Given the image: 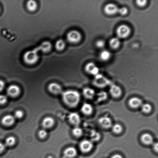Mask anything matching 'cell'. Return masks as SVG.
Masks as SVG:
<instances>
[{"label": "cell", "instance_id": "8fae6325", "mask_svg": "<svg viewBox=\"0 0 158 158\" xmlns=\"http://www.w3.org/2000/svg\"><path fill=\"white\" fill-rule=\"evenodd\" d=\"M7 94L10 97H15L20 94V87L16 85H11L8 87L7 90Z\"/></svg>", "mask_w": 158, "mask_h": 158}, {"label": "cell", "instance_id": "277c9868", "mask_svg": "<svg viewBox=\"0 0 158 158\" xmlns=\"http://www.w3.org/2000/svg\"><path fill=\"white\" fill-rule=\"evenodd\" d=\"M66 38L69 42L77 43L79 42L82 39V35L77 31L72 30L68 33Z\"/></svg>", "mask_w": 158, "mask_h": 158}, {"label": "cell", "instance_id": "5b68a950", "mask_svg": "<svg viewBox=\"0 0 158 158\" xmlns=\"http://www.w3.org/2000/svg\"><path fill=\"white\" fill-rule=\"evenodd\" d=\"M93 146L92 141L89 140H83L79 144V148L83 153H88L90 151L93 149Z\"/></svg>", "mask_w": 158, "mask_h": 158}, {"label": "cell", "instance_id": "ac0fdd59", "mask_svg": "<svg viewBox=\"0 0 158 158\" xmlns=\"http://www.w3.org/2000/svg\"><path fill=\"white\" fill-rule=\"evenodd\" d=\"M39 51H41L44 53L48 52L50 51L52 48L51 43L49 41H45L43 42L39 46L37 47Z\"/></svg>", "mask_w": 158, "mask_h": 158}, {"label": "cell", "instance_id": "e0dca14e", "mask_svg": "<svg viewBox=\"0 0 158 158\" xmlns=\"http://www.w3.org/2000/svg\"><path fill=\"white\" fill-rule=\"evenodd\" d=\"M141 140L143 144L146 145H150L153 144V139L150 134L145 133L143 134L141 137Z\"/></svg>", "mask_w": 158, "mask_h": 158}, {"label": "cell", "instance_id": "44dd1931", "mask_svg": "<svg viewBox=\"0 0 158 158\" xmlns=\"http://www.w3.org/2000/svg\"><path fill=\"white\" fill-rule=\"evenodd\" d=\"M109 44L111 48L113 49H117L120 45V39L117 37L112 38L110 39Z\"/></svg>", "mask_w": 158, "mask_h": 158}, {"label": "cell", "instance_id": "4316f807", "mask_svg": "<svg viewBox=\"0 0 158 158\" xmlns=\"http://www.w3.org/2000/svg\"><path fill=\"white\" fill-rule=\"evenodd\" d=\"M72 133L75 136L79 137L82 136L83 134V131L79 127L76 126L72 130Z\"/></svg>", "mask_w": 158, "mask_h": 158}, {"label": "cell", "instance_id": "b9f144b4", "mask_svg": "<svg viewBox=\"0 0 158 158\" xmlns=\"http://www.w3.org/2000/svg\"><path fill=\"white\" fill-rule=\"evenodd\" d=\"M48 158H53V157H52V156H48Z\"/></svg>", "mask_w": 158, "mask_h": 158}, {"label": "cell", "instance_id": "e575fe53", "mask_svg": "<svg viewBox=\"0 0 158 158\" xmlns=\"http://www.w3.org/2000/svg\"><path fill=\"white\" fill-rule=\"evenodd\" d=\"M24 115L23 112L21 110L16 111L14 114V117L17 119H21Z\"/></svg>", "mask_w": 158, "mask_h": 158}, {"label": "cell", "instance_id": "d590c367", "mask_svg": "<svg viewBox=\"0 0 158 158\" xmlns=\"http://www.w3.org/2000/svg\"><path fill=\"white\" fill-rule=\"evenodd\" d=\"M47 134H48L47 131L44 129L40 130L39 131V133H38L39 137L42 138H45V137H46Z\"/></svg>", "mask_w": 158, "mask_h": 158}, {"label": "cell", "instance_id": "9a60e30c", "mask_svg": "<svg viewBox=\"0 0 158 158\" xmlns=\"http://www.w3.org/2000/svg\"><path fill=\"white\" fill-rule=\"evenodd\" d=\"M15 118L14 116L12 115H6L3 117L2 119V123L5 126H9L14 124Z\"/></svg>", "mask_w": 158, "mask_h": 158}, {"label": "cell", "instance_id": "d6a6232c", "mask_svg": "<svg viewBox=\"0 0 158 158\" xmlns=\"http://www.w3.org/2000/svg\"><path fill=\"white\" fill-rule=\"evenodd\" d=\"M147 1L146 0H138L136 1V3L137 6L140 7H142L146 5Z\"/></svg>", "mask_w": 158, "mask_h": 158}, {"label": "cell", "instance_id": "f35d334b", "mask_svg": "<svg viewBox=\"0 0 158 158\" xmlns=\"http://www.w3.org/2000/svg\"><path fill=\"white\" fill-rule=\"evenodd\" d=\"M5 145L0 142V153L2 152L5 150Z\"/></svg>", "mask_w": 158, "mask_h": 158}, {"label": "cell", "instance_id": "60d3db41", "mask_svg": "<svg viewBox=\"0 0 158 158\" xmlns=\"http://www.w3.org/2000/svg\"><path fill=\"white\" fill-rule=\"evenodd\" d=\"M111 158H123V157L120 155L116 154L112 156Z\"/></svg>", "mask_w": 158, "mask_h": 158}, {"label": "cell", "instance_id": "ffe728a7", "mask_svg": "<svg viewBox=\"0 0 158 158\" xmlns=\"http://www.w3.org/2000/svg\"><path fill=\"white\" fill-rule=\"evenodd\" d=\"M83 94L86 98L91 99L95 95V92L94 89L90 88H84L83 91Z\"/></svg>", "mask_w": 158, "mask_h": 158}, {"label": "cell", "instance_id": "1f68e13d", "mask_svg": "<svg viewBox=\"0 0 158 158\" xmlns=\"http://www.w3.org/2000/svg\"><path fill=\"white\" fill-rule=\"evenodd\" d=\"M106 43L103 40L100 39L97 41L95 45L97 48L99 49H103L104 48Z\"/></svg>", "mask_w": 158, "mask_h": 158}, {"label": "cell", "instance_id": "30bf717a", "mask_svg": "<svg viewBox=\"0 0 158 158\" xmlns=\"http://www.w3.org/2000/svg\"><path fill=\"white\" fill-rule=\"evenodd\" d=\"M69 122L73 125L78 126L81 122V118L78 113L73 112L69 114L68 116Z\"/></svg>", "mask_w": 158, "mask_h": 158}, {"label": "cell", "instance_id": "7a4b0ae2", "mask_svg": "<svg viewBox=\"0 0 158 158\" xmlns=\"http://www.w3.org/2000/svg\"><path fill=\"white\" fill-rule=\"evenodd\" d=\"M39 51L37 47L34 49L29 50L25 53L23 55V60L25 63L28 64H33L36 63L39 60Z\"/></svg>", "mask_w": 158, "mask_h": 158}, {"label": "cell", "instance_id": "603a6c76", "mask_svg": "<svg viewBox=\"0 0 158 158\" xmlns=\"http://www.w3.org/2000/svg\"><path fill=\"white\" fill-rule=\"evenodd\" d=\"M54 123V121L52 118L47 117L43 120L42 125L45 128H50L53 125Z\"/></svg>", "mask_w": 158, "mask_h": 158}, {"label": "cell", "instance_id": "ba28073f", "mask_svg": "<svg viewBox=\"0 0 158 158\" xmlns=\"http://www.w3.org/2000/svg\"><path fill=\"white\" fill-rule=\"evenodd\" d=\"M85 70L90 74L96 76L99 74V69L97 66L92 62L88 63L85 67Z\"/></svg>", "mask_w": 158, "mask_h": 158}, {"label": "cell", "instance_id": "83f0119b", "mask_svg": "<svg viewBox=\"0 0 158 158\" xmlns=\"http://www.w3.org/2000/svg\"><path fill=\"white\" fill-rule=\"evenodd\" d=\"M107 98L108 94L107 92L105 91H101L97 94V101L99 102L105 101Z\"/></svg>", "mask_w": 158, "mask_h": 158}, {"label": "cell", "instance_id": "3957f363", "mask_svg": "<svg viewBox=\"0 0 158 158\" xmlns=\"http://www.w3.org/2000/svg\"><path fill=\"white\" fill-rule=\"evenodd\" d=\"M131 33V29L129 26L125 24L119 26L116 30V35L119 39H124L129 36Z\"/></svg>", "mask_w": 158, "mask_h": 158}, {"label": "cell", "instance_id": "74e56055", "mask_svg": "<svg viewBox=\"0 0 158 158\" xmlns=\"http://www.w3.org/2000/svg\"><path fill=\"white\" fill-rule=\"evenodd\" d=\"M5 83L3 81L0 80V91H2L5 87Z\"/></svg>", "mask_w": 158, "mask_h": 158}, {"label": "cell", "instance_id": "d6986e66", "mask_svg": "<svg viewBox=\"0 0 158 158\" xmlns=\"http://www.w3.org/2000/svg\"><path fill=\"white\" fill-rule=\"evenodd\" d=\"M81 111L86 115H90L93 113V108L91 104L85 103L83 104L81 108Z\"/></svg>", "mask_w": 158, "mask_h": 158}, {"label": "cell", "instance_id": "4fadbf2b", "mask_svg": "<svg viewBox=\"0 0 158 158\" xmlns=\"http://www.w3.org/2000/svg\"><path fill=\"white\" fill-rule=\"evenodd\" d=\"M48 89L50 92L54 94H59L62 91L61 86L56 83L50 84L48 86Z\"/></svg>", "mask_w": 158, "mask_h": 158}, {"label": "cell", "instance_id": "f546056e", "mask_svg": "<svg viewBox=\"0 0 158 158\" xmlns=\"http://www.w3.org/2000/svg\"><path fill=\"white\" fill-rule=\"evenodd\" d=\"M16 139L13 137H8L5 141V145L10 147L14 145L16 143Z\"/></svg>", "mask_w": 158, "mask_h": 158}, {"label": "cell", "instance_id": "4dcf8cb0", "mask_svg": "<svg viewBox=\"0 0 158 158\" xmlns=\"http://www.w3.org/2000/svg\"><path fill=\"white\" fill-rule=\"evenodd\" d=\"M152 107L151 105L145 103L141 105V110L144 113H148L151 111Z\"/></svg>", "mask_w": 158, "mask_h": 158}, {"label": "cell", "instance_id": "2e32d148", "mask_svg": "<svg viewBox=\"0 0 158 158\" xmlns=\"http://www.w3.org/2000/svg\"><path fill=\"white\" fill-rule=\"evenodd\" d=\"M77 154V151L74 147H69L66 149L64 152L65 157L72 158L75 157Z\"/></svg>", "mask_w": 158, "mask_h": 158}, {"label": "cell", "instance_id": "5bb4252c", "mask_svg": "<svg viewBox=\"0 0 158 158\" xmlns=\"http://www.w3.org/2000/svg\"><path fill=\"white\" fill-rule=\"evenodd\" d=\"M130 107L133 108H137L142 105V100L137 97H133L130 99L128 101Z\"/></svg>", "mask_w": 158, "mask_h": 158}, {"label": "cell", "instance_id": "d4e9b609", "mask_svg": "<svg viewBox=\"0 0 158 158\" xmlns=\"http://www.w3.org/2000/svg\"><path fill=\"white\" fill-rule=\"evenodd\" d=\"M26 6L29 11L33 12L36 11L37 8V4L36 1L31 0L28 1L26 4Z\"/></svg>", "mask_w": 158, "mask_h": 158}, {"label": "cell", "instance_id": "7402d4cb", "mask_svg": "<svg viewBox=\"0 0 158 158\" xmlns=\"http://www.w3.org/2000/svg\"><path fill=\"white\" fill-rule=\"evenodd\" d=\"M111 57L110 52L107 50H103L100 53V60L103 61H107Z\"/></svg>", "mask_w": 158, "mask_h": 158}, {"label": "cell", "instance_id": "cb8c5ba5", "mask_svg": "<svg viewBox=\"0 0 158 158\" xmlns=\"http://www.w3.org/2000/svg\"><path fill=\"white\" fill-rule=\"evenodd\" d=\"M90 137L91 141H97L100 139L101 136L98 131L93 130L90 132Z\"/></svg>", "mask_w": 158, "mask_h": 158}, {"label": "cell", "instance_id": "8d00e7d4", "mask_svg": "<svg viewBox=\"0 0 158 158\" xmlns=\"http://www.w3.org/2000/svg\"><path fill=\"white\" fill-rule=\"evenodd\" d=\"M7 101V97L4 94L0 95V104H5Z\"/></svg>", "mask_w": 158, "mask_h": 158}, {"label": "cell", "instance_id": "484cf974", "mask_svg": "<svg viewBox=\"0 0 158 158\" xmlns=\"http://www.w3.org/2000/svg\"><path fill=\"white\" fill-rule=\"evenodd\" d=\"M66 46V43L64 40L60 39L57 41L55 44V47L58 51H62L64 49Z\"/></svg>", "mask_w": 158, "mask_h": 158}, {"label": "cell", "instance_id": "8992f818", "mask_svg": "<svg viewBox=\"0 0 158 158\" xmlns=\"http://www.w3.org/2000/svg\"><path fill=\"white\" fill-rule=\"evenodd\" d=\"M119 8L116 4L110 3L105 6L104 11L106 14L113 16L119 13Z\"/></svg>", "mask_w": 158, "mask_h": 158}, {"label": "cell", "instance_id": "f1b7e54d", "mask_svg": "<svg viewBox=\"0 0 158 158\" xmlns=\"http://www.w3.org/2000/svg\"><path fill=\"white\" fill-rule=\"evenodd\" d=\"M112 130L114 133L119 134L122 132L123 128L122 125L116 123L112 126Z\"/></svg>", "mask_w": 158, "mask_h": 158}, {"label": "cell", "instance_id": "6da1fadb", "mask_svg": "<svg viewBox=\"0 0 158 158\" xmlns=\"http://www.w3.org/2000/svg\"><path fill=\"white\" fill-rule=\"evenodd\" d=\"M62 97L66 104L71 107H75L80 101V94L74 90H68L63 92Z\"/></svg>", "mask_w": 158, "mask_h": 158}, {"label": "cell", "instance_id": "ab89813d", "mask_svg": "<svg viewBox=\"0 0 158 158\" xmlns=\"http://www.w3.org/2000/svg\"><path fill=\"white\" fill-rule=\"evenodd\" d=\"M158 144L157 143H155L153 145V149H154V151L156 152H157L158 150Z\"/></svg>", "mask_w": 158, "mask_h": 158}, {"label": "cell", "instance_id": "7c38bea8", "mask_svg": "<svg viewBox=\"0 0 158 158\" xmlns=\"http://www.w3.org/2000/svg\"><path fill=\"white\" fill-rule=\"evenodd\" d=\"M111 95L114 98H118L122 94V91L120 87L117 85H112L110 88Z\"/></svg>", "mask_w": 158, "mask_h": 158}, {"label": "cell", "instance_id": "9c48e42d", "mask_svg": "<svg viewBox=\"0 0 158 158\" xmlns=\"http://www.w3.org/2000/svg\"><path fill=\"white\" fill-rule=\"evenodd\" d=\"M100 126L105 128H108L112 126V121L110 118L107 116H102L98 119Z\"/></svg>", "mask_w": 158, "mask_h": 158}, {"label": "cell", "instance_id": "836d02e7", "mask_svg": "<svg viewBox=\"0 0 158 158\" xmlns=\"http://www.w3.org/2000/svg\"><path fill=\"white\" fill-rule=\"evenodd\" d=\"M128 13V9L126 7H122V8H119V13H119L121 15H126Z\"/></svg>", "mask_w": 158, "mask_h": 158}, {"label": "cell", "instance_id": "52a82bcc", "mask_svg": "<svg viewBox=\"0 0 158 158\" xmlns=\"http://www.w3.org/2000/svg\"><path fill=\"white\" fill-rule=\"evenodd\" d=\"M94 83L97 86L99 87H104L108 85L109 82L105 77L100 74L95 76Z\"/></svg>", "mask_w": 158, "mask_h": 158}]
</instances>
